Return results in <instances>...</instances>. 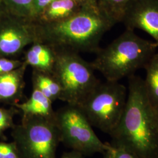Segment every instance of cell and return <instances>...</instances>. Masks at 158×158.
<instances>
[{
  "instance_id": "2e32d148",
  "label": "cell",
  "mask_w": 158,
  "mask_h": 158,
  "mask_svg": "<svg viewBox=\"0 0 158 158\" xmlns=\"http://www.w3.org/2000/svg\"><path fill=\"white\" fill-rule=\"evenodd\" d=\"M134 0H97L98 8L115 24L123 23L125 15Z\"/></svg>"
},
{
  "instance_id": "d6986e66",
  "label": "cell",
  "mask_w": 158,
  "mask_h": 158,
  "mask_svg": "<svg viewBox=\"0 0 158 158\" xmlns=\"http://www.w3.org/2000/svg\"><path fill=\"white\" fill-rule=\"evenodd\" d=\"M0 158H21L14 142L0 141Z\"/></svg>"
},
{
  "instance_id": "4fadbf2b",
  "label": "cell",
  "mask_w": 158,
  "mask_h": 158,
  "mask_svg": "<svg viewBox=\"0 0 158 158\" xmlns=\"http://www.w3.org/2000/svg\"><path fill=\"white\" fill-rule=\"evenodd\" d=\"M53 102L40 91L34 89L26 101L16 104L14 106L23 114V117L39 116L55 121L56 111L52 107Z\"/></svg>"
},
{
  "instance_id": "30bf717a",
  "label": "cell",
  "mask_w": 158,
  "mask_h": 158,
  "mask_svg": "<svg viewBox=\"0 0 158 158\" xmlns=\"http://www.w3.org/2000/svg\"><path fill=\"white\" fill-rule=\"evenodd\" d=\"M28 67L24 62L17 69L0 74V104L14 106L23 100L25 85L24 76Z\"/></svg>"
},
{
  "instance_id": "277c9868",
  "label": "cell",
  "mask_w": 158,
  "mask_h": 158,
  "mask_svg": "<svg viewBox=\"0 0 158 158\" xmlns=\"http://www.w3.org/2000/svg\"><path fill=\"white\" fill-rule=\"evenodd\" d=\"M95 70L79 53L56 50V59L53 76L62 89L61 101L80 106L99 84Z\"/></svg>"
},
{
  "instance_id": "4316f807",
  "label": "cell",
  "mask_w": 158,
  "mask_h": 158,
  "mask_svg": "<svg viewBox=\"0 0 158 158\" xmlns=\"http://www.w3.org/2000/svg\"><path fill=\"white\" fill-rule=\"evenodd\" d=\"M156 115H157V117H158V112H156Z\"/></svg>"
},
{
  "instance_id": "6da1fadb",
  "label": "cell",
  "mask_w": 158,
  "mask_h": 158,
  "mask_svg": "<svg viewBox=\"0 0 158 158\" xmlns=\"http://www.w3.org/2000/svg\"><path fill=\"white\" fill-rule=\"evenodd\" d=\"M128 97L121 119L110 135L112 143L129 149L139 158H158V119L147 97L143 79L128 77Z\"/></svg>"
},
{
  "instance_id": "7402d4cb",
  "label": "cell",
  "mask_w": 158,
  "mask_h": 158,
  "mask_svg": "<svg viewBox=\"0 0 158 158\" xmlns=\"http://www.w3.org/2000/svg\"><path fill=\"white\" fill-rule=\"evenodd\" d=\"M56 0H34L32 20H33L46 6Z\"/></svg>"
},
{
  "instance_id": "7c38bea8",
  "label": "cell",
  "mask_w": 158,
  "mask_h": 158,
  "mask_svg": "<svg viewBox=\"0 0 158 158\" xmlns=\"http://www.w3.org/2000/svg\"><path fill=\"white\" fill-rule=\"evenodd\" d=\"M81 6L76 0H56L46 6L33 21L40 24L58 23L72 16Z\"/></svg>"
},
{
  "instance_id": "52a82bcc",
  "label": "cell",
  "mask_w": 158,
  "mask_h": 158,
  "mask_svg": "<svg viewBox=\"0 0 158 158\" xmlns=\"http://www.w3.org/2000/svg\"><path fill=\"white\" fill-rule=\"evenodd\" d=\"M55 123L60 141L65 146L85 155H103L113 149L111 143L100 139L78 106L67 104L56 111Z\"/></svg>"
},
{
  "instance_id": "ac0fdd59",
  "label": "cell",
  "mask_w": 158,
  "mask_h": 158,
  "mask_svg": "<svg viewBox=\"0 0 158 158\" xmlns=\"http://www.w3.org/2000/svg\"><path fill=\"white\" fill-rule=\"evenodd\" d=\"M19 113L20 111L15 106L8 108L0 107V138L2 140L6 139L4 134L6 130L12 129L15 127L14 118Z\"/></svg>"
},
{
  "instance_id": "9c48e42d",
  "label": "cell",
  "mask_w": 158,
  "mask_h": 158,
  "mask_svg": "<svg viewBox=\"0 0 158 158\" xmlns=\"http://www.w3.org/2000/svg\"><path fill=\"white\" fill-rule=\"evenodd\" d=\"M126 29L149 34L158 48V0H134L125 15Z\"/></svg>"
},
{
  "instance_id": "8fae6325",
  "label": "cell",
  "mask_w": 158,
  "mask_h": 158,
  "mask_svg": "<svg viewBox=\"0 0 158 158\" xmlns=\"http://www.w3.org/2000/svg\"><path fill=\"white\" fill-rule=\"evenodd\" d=\"M56 50L46 44L36 41L25 52L23 60L28 66L48 73H53Z\"/></svg>"
},
{
  "instance_id": "cb8c5ba5",
  "label": "cell",
  "mask_w": 158,
  "mask_h": 158,
  "mask_svg": "<svg viewBox=\"0 0 158 158\" xmlns=\"http://www.w3.org/2000/svg\"><path fill=\"white\" fill-rule=\"evenodd\" d=\"M81 6L97 4V0H76Z\"/></svg>"
},
{
  "instance_id": "ffe728a7",
  "label": "cell",
  "mask_w": 158,
  "mask_h": 158,
  "mask_svg": "<svg viewBox=\"0 0 158 158\" xmlns=\"http://www.w3.org/2000/svg\"><path fill=\"white\" fill-rule=\"evenodd\" d=\"M23 62V60L16 58L0 57V74L9 73L17 69L22 66Z\"/></svg>"
},
{
  "instance_id": "ba28073f",
  "label": "cell",
  "mask_w": 158,
  "mask_h": 158,
  "mask_svg": "<svg viewBox=\"0 0 158 158\" xmlns=\"http://www.w3.org/2000/svg\"><path fill=\"white\" fill-rule=\"evenodd\" d=\"M36 41L33 20L8 11L0 14V57L16 58Z\"/></svg>"
},
{
  "instance_id": "5b68a950",
  "label": "cell",
  "mask_w": 158,
  "mask_h": 158,
  "mask_svg": "<svg viewBox=\"0 0 158 158\" xmlns=\"http://www.w3.org/2000/svg\"><path fill=\"white\" fill-rule=\"evenodd\" d=\"M128 88L119 81H100L80 106L93 127L110 135L124 111Z\"/></svg>"
},
{
  "instance_id": "5bb4252c",
  "label": "cell",
  "mask_w": 158,
  "mask_h": 158,
  "mask_svg": "<svg viewBox=\"0 0 158 158\" xmlns=\"http://www.w3.org/2000/svg\"><path fill=\"white\" fill-rule=\"evenodd\" d=\"M32 82L34 89L40 91L53 102L61 100V87L52 74L33 69Z\"/></svg>"
},
{
  "instance_id": "603a6c76",
  "label": "cell",
  "mask_w": 158,
  "mask_h": 158,
  "mask_svg": "<svg viewBox=\"0 0 158 158\" xmlns=\"http://www.w3.org/2000/svg\"><path fill=\"white\" fill-rule=\"evenodd\" d=\"M83 155L79 152L72 150L63 153L60 158H83Z\"/></svg>"
},
{
  "instance_id": "7a4b0ae2",
  "label": "cell",
  "mask_w": 158,
  "mask_h": 158,
  "mask_svg": "<svg viewBox=\"0 0 158 158\" xmlns=\"http://www.w3.org/2000/svg\"><path fill=\"white\" fill-rule=\"evenodd\" d=\"M35 24L36 41L56 50L95 53L104 35L115 25L97 4L83 6L72 16L58 23Z\"/></svg>"
},
{
  "instance_id": "9a60e30c",
  "label": "cell",
  "mask_w": 158,
  "mask_h": 158,
  "mask_svg": "<svg viewBox=\"0 0 158 158\" xmlns=\"http://www.w3.org/2000/svg\"><path fill=\"white\" fill-rule=\"evenodd\" d=\"M146 77L143 84L147 97L152 107L158 112V52H156L144 68Z\"/></svg>"
},
{
  "instance_id": "d4e9b609",
  "label": "cell",
  "mask_w": 158,
  "mask_h": 158,
  "mask_svg": "<svg viewBox=\"0 0 158 158\" xmlns=\"http://www.w3.org/2000/svg\"><path fill=\"white\" fill-rule=\"evenodd\" d=\"M6 11H8L6 10L4 0H0V14Z\"/></svg>"
},
{
  "instance_id": "3957f363",
  "label": "cell",
  "mask_w": 158,
  "mask_h": 158,
  "mask_svg": "<svg viewBox=\"0 0 158 158\" xmlns=\"http://www.w3.org/2000/svg\"><path fill=\"white\" fill-rule=\"evenodd\" d=\"M158 46L138 36L134 31L126 29L107 46L100 48L91 64L106 80L119 81L144 69Z\"/></svg>"
},
{
  "instance_id": "e0dca14e",
  "label": "cell",
  "mask_w": 158,
  "mask_h": 158,
  "mask_svg": "<svg viewBox=\"0 0 158 158\" xmlns=\"http://www.w3.org/2000/svg\"><path fill=\"white\" fill-rule=\"evenodd\" d=\"M6 10L18 17L32 19L34 0H4Z\"/></svg>"
},
{
  "instance_id": "484cf974",
  "label": "cell",
  "mask_w": 158,
  "mask_h": 158,
  "mask_svg": "<svg viewBox=\"0 0 158 158\" xmlns=\"http://www.w3.org/2000/svg\"><path fill=\"white\" fill-rule=\"evenodd\" d=\"M104 158H114V148L112 150L108 151L104 154Z\"/></svg>"
},
{
  "instance_id": "8992f818",
  "label": "cell",
  "mask_w": 158,
  "mask_h": 158,
  "mask_svg": "<svg viewBox=\"0 0 158 158\" xmlns=\"http://www.w3.org/2000/svg\"><path fill=\"white\" fill-rule=\"evenodd\" d=\"M11 136L21 158H56L60 143L55 121L39 116L23 117Z\"/></svg>"
},
{
  "instance_id": "44dd1931",
  "label": "cell",
  "mask_w": 158,
  "mask_h": 158,
  "mask_svg": "<svg viewBox=\"0 0 158 158\" xmlns=\"http://www.w3.org/2000/svg\"><path fill=\"white\" fill-rule=\"evenodd\" d=\"M114 148V158H139L135 153L123 145L111 143Z\"/></svg>"
}]
</instances>
